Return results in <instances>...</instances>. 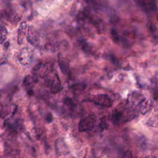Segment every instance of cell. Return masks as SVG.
Returning a JSON list of instances; mask_svg holds the SVG:
<instances>
[{"label": "cell", "instance_id": "12", "mask_svg": "<svg viewBox=\"0 0 158 158\" xmlns=\"http://www.w3.org/2000/svg\"><path fill=\"white\" fill-rule=\"evenodd\" d=\"M86 87L85 85H83V84H77L74 86H72V88H73L75 90H82Z\"/></svg>", "mask_w": 158, "mask_h": 158}, {"label": "cell", "instance_id": "7", "mask_svg": "<svg viewBox=\"0 0 158 158\" xmlns=\"http://www.w3.org/2000/svg\"><path fill=\"white\" fill-rule=\"evenodd\" d=\"M58 62L61 71L64 74H67L69 72V66L67 61L64 59L61 54L58 55Z\"/></svg>", "mask_w": 158, "mask_h": 158}, {"label": "cell", "instance_id": "16", "mask_svg": "<svg viewBox=\"0 0 158 158\" xmlns=\"http://www.w3.org/2000/svg\"><path fill=\"white\" fill-rule=\"evenodd\" d=\"M46 120L48 122H50L52 121V120H53V116L51 115V114H48L46 116Z\"/></svg>", "mask_w": 158, "mask_h": 158}, {"label": "cell", "instance_id": "15", "mask_svg": "<svg viewBox=\"0 0 158 158\" xmlns=\"http://www.w3.org/2000/svg\"><path fill=\"white\" fill-rule=\"evenodd\" d=\"M42 66V63H38L37 64H36V65L34 66L33 70L35 71H38L40 70V69Z\"/></svg>", "mask_w": 158, "mask_h": 158}, {"label": "cell", "instance_id": "1", "mask_svg": "<svg viewBox=\"0 0 158 158\" xmlns=\"http://www.w3.org/2000/svg\"><path fill=\"white\" fill-rule=\"evenodd\" d=\"M96 122V116L94 114H90L83 118L79 123L78 130L80 132L89 131L95 127Z\"/></svg>", "mask_w": 158, "mask_h": 158}, {"label": "cell", "instance_id": "3", "mask_svg": "<svg viewBox=\"0 0 158 158\" xmlns=\"http://www.w3.org/2000/svg\"><path fill=\"white\" fill-rule=\"evenodd\" d=\"M32 58V51L30 49L24 48L21 49L19 54V61L22 66H27L31 62Z\"/></svg>", "mask_w": 158, "mask_h": 158}, {"label": "cell", "instance_id": "8", "mask_svg": "<svg viewBox=\"0 0 158 158\" xmlns=\"http://www.w3.org/2000/svg\"><path fill=\"white\" fill-rule=\"evenodd\" d=\"M26 27H27V24L26 22H22L18 29L17 42L19 44H21L24 40L25 34H26Z\"/></svg>", "mask_w": 158, "mask_h": 158}, {"label": "cell", "instance_id": "10", "mask_svg": "<svg viewBox=\"0 0 158 158\" xmlns=\"http://www.w3.org/2000/svg\"><path fill=\"white\" fill-rule=\"evenodd\" d=\"M0 44H3L7 38L8 36V31L6 30V28L2 26L0 28Z\"/></svg>", "mask_w": 158, "mask_h": 158}, {"label": "cell", "instance_id": "5", "mask_svg": "<svg viewBox=\"0 0 158 158\" xmlns=\"http://www.w3.org/2000/svg\"><path fill=\"white\" fill-rule=\"evenodd\" d=\"M28 42L31 43L33 46H37L38 43L37 35L36 34V32L33 27H29L28 31V36H27Z\"/></svg>", "mask_w": 158, "mask_h": 158}, {"label": "cell", "instance_id": "2", "mask_svg": "<svg viewBox=\"0 0 158 158\" xmlns=\"http://www.w3.org/2000/svg\"><path fill=\"white\" fill-rule=\"evenodd\" d=\"M91 101L98 105H100L104 107H111L112 105L111 99L107 95L101 94L93 96L91 98Z\"/></svg>", "mask_w": 158, "mask_h": 158}, {"label": "cell", "instance_id": "11", "mask_svg": "<svg viewBox=\"0 0 158 158\" xmlns=\"http://www.w3.org/2000/svg\"><path fill=\"white\" fill-rule=\"evenodd\" d=\"M99 127H100L101 130H103L106 128L107 121H106V118L105 117H103L101 119V122L100 123V125H99Z\"/></svg>", "mask_w": 158, "mask_h": 158}, {"label": "cell", "instance_id": "9", "mask_svg": "<svg viewBox=\"0 0 158 158\" xmlns=\"http://www.w3.org/2000/svg\"><path fill=\"white\" fill-rule=\"evenodd\" d=\"M33 82H34L33 78L30 76H27L24 78V83L25 86H26L27 88H28V92L29 93V91H30V93H29L30 95H31L32 94L31 93L33 92L32 87V84H33Z\"/></svg>", "mask_w": 158, "mask_h": 158}, {"label": "cell", "instance_id": "13", "mask_svg": "<svg viewBox=\"0 0 158 158\" xmlns=\"http://www.w3.org/2000/svg\"><path fill=\"white\" fill-rule=\"evenodd\" d=\"M64 104L69 107H72V106H73V102L71 100V99L69 98H66L65 100H64Z\"/></svg>", "mask_w": 158, "mask_h": 158}, {"label": "cell", "instance_id": "6", "mask_svg": "<svg viewBox=\"0 0 158 158\" xmlns=\"http://www.w3.org/2000/svg\"><path fill=\"white\" fill-rule=\"evenodd\" d=\"M61 89V83L57 74H55V77L53 79L50 83V90L53 93H57L60 91Z\"/></svg>", "mask_w": 158, "mask_h": 158}, {"label": "cell", "instance_id": "14", "mask_svg": "<svg viewBox=\"0 0 158 158\" xmlns=\"http://www.w3.org/2000/svg\"><path fill=\"white\" fill-rule=\"evenodd\" d=\"M122 158H132V154L130 151H128L123 155Z\"/></svg>", "mask_w": 158, "mask_h": 158}, {"label": "cell", "instance_id": "4", "mask_svg": "<svg viewBox=\"0 0 158 158\" xmlns=\"http://www.w3.org/2000/svg\"><path fill=\"white\" fill-rule=\"evenodd\" d=\"M123 111L119 109H115L112 112L111 121L114 125H119L121 123L123 117Z\"/></svg>", "mask_w": 158, "mask_h": 158}, {"label": "cell", "instance_id": "17", "mask_svg": "<svg viewBox=\"0 0 158 158\" xmlns=\"http://www.w3.org/2000/svg\"><path fill=\"white\" fill-rule=\"evenodd\" d=\"M3 111V106L1 103H0V116L1 114V112Z\"/></svg>", "mask_w": 158, "mask_h": 158}]
</instances>
